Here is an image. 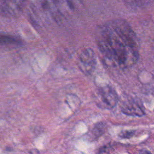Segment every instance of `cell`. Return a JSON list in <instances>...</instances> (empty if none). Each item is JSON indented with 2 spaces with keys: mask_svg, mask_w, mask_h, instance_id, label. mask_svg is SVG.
I'll list each match as a JSON object with an SVG mask.
<instances>
[{
  "mask_svg": "<svg viewBox=\"0 0 154 154\" xmlns=\"http://www.w3.org/2000/svg\"><path fill=\"white\" fill-rule=\"evenodd\" d=\"M0 43L6 45H17L20 44L21 41L13 35L0 34Z\"/></svg>",
  "mask_w": 154,
  "mask_h": 154,
  "instance_id": "52a82bcc",
  "label": "cell"
},
{
  "mask_svg": "<svg viewBox=\"0 0 154 154\" xmlns=\"http://www.w3.org/2000/svg\"><path fill=\"white\" fill-rule=\"evenodd\" d=\"M78 63L79 69L82 72L86 74H90L94 69L96 64L94 51L90 48L83 50L79 55Z\"/></svg>",
  "mask_w": 154,
  "mask_h": 154,
  "instance_id": "3957f363",
  "label": "cell"
},
{
  "mask_svg": "<svg viewBox=\"0 0 154 154\" xmlns=\"http://www.w3.org/2000/svg\"><path fill=\"white\" fill-rule=\"evenodd\" d=\"M97 45L104 57L122 69L131 67L139 58V43L129 24L121 19L103 24L97 35Z\"/></svg>",
  "mask_w": 154,
  "mask_h": 154,
  "instance_id": "6da1fadb",
  "label": "cell"
},
{
  "mask_svg": "<svg viewBox=\"0 0 154 154\" xmlns=\"http://www.w3.org/2000/svg\"><path fill=\"white\" fill-rule=\"evenodd\" d=\"M23 1V0H1V11L5 13H16L21 8Z\"/></svg>",
  "mask_w": 154,
  "mask_h": 154,
  "instance_id": "5b68a950",
  "label": "cell"
},
{
  "mask_svg": "<svg viewBox=\"0 0 154 154\" xmlns=\"http://www.w3.org/2000/svg\"><path fill=\"white\" fill-rule=\"evenodd\" d=\"M104 126L102 123H98L96 125L94 128H93V134L96 136H99L103 132Z\"/></svg>",
  "mask_w": 154,
  "mask_h": 154,
  "instance_id": "ba28073f",
  "label": "cell"
},
{
  "mask_svg": "<svg viewBox=\"0 0 154 154\" xmlns=\"http://www.w3.org/2000/svg\"><path fill=\"white\" fill-rule=\"evenodd\" d=\"M99 100L102 107L106 109H112L118 103V95L116 90L109 85L102 87L99 90Z\"/></svg>",
  "mask_w": 154,
  "mask_h": 154,
  "instance_id": "7a4b0ae2",
  "label": "cell"
},
{
  "mask_svg": "<svg viewBox=\"0 0 154 154\" xmlns=\"http://www.w3.org/2000/svg\"><path fill=\"white\" fill-rule=\"evenodd\" d=\"M122 112L128 116H143L145 114L144 109L135 101H125L121 106Z\"/></svg>",
  "mask_w": 154,
  "mask_h": 154,
  "instance_id": "277c9868",
  "label": "cell"
},
{
  "mask_svg": "<svg viewBox=\"0 0 154 154\" xmlns=\"http://www.w3.org/2000/svg\"><path fill=\"white\" fill-rule=\"evenodd\" d=\"M134 132L133 131H126V132H125L124 134H121V137H122L123 138H129L133 135Z\"/></svg>",
  "mask_w": 154,
  "mask_h": 154,
  "instance_id": "9c48e42d",
  "label": "cell"
},
{
  "mask_svg": "<svg viewBox=\"0 0 154 154\" xmlns=\"http://www.w3.org/2000/svg\"><path fill=\"white\" fill-rule=\"evenodd\" d=\"M128 6L132 8H143L150 5L154 0H123Z\"/></svg>",
  "mask_w": 154,
  "mask_h": 154,
  "instance_id": "8992f818",
  "label": "cell"
}]
</instances>
